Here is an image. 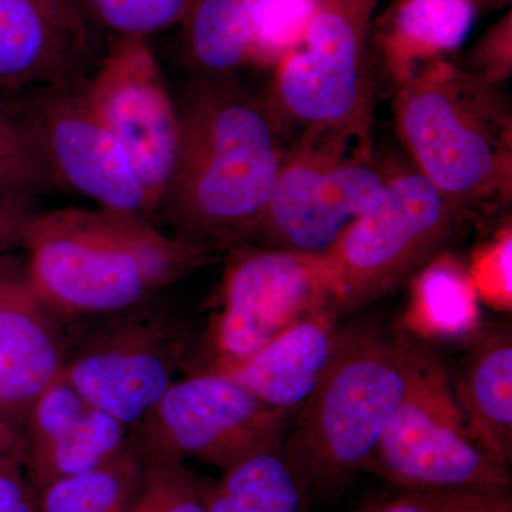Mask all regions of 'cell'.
Segmentation results:
<instances>
[{"mask_svg":"<svg viewBox=\"0 0 512 512\" xmlns=\"http://www.w3.org/2000/svg\"><path fill=\"white\" fill-rule=\"evenodd\" d=\"M177 110V153L160 208L178 238L210 249L245 247L285 160L282 121L229 76L195 77Z\"/></svg>","mask_w":512,"mask_h":512,"instance_id":"6da1fadb","label":"cell"},{"mask_svg":"<svg viewBox=\"0 0 512 512\" xmlns=\"http://www.w3.org/2000/svg\"><path fill=\"white\" fill-rule=\"evenodd\" d=\"M26 278L46 306L123 311L210 261L212 249L170 238L143 215L104 208L35 212L23 231Z\"/></svg>","mask_w":512,"mask_h":512,"instance_id":"7a4b0ae2","label":"cell"},{"mask_svg":"<svg viewBox=\"0 0 512 512\" xmlns=\"http://www.w3.org/2000/svg\"><path fill=\"white\" fill-rule=\"evenodd\" d=\"M420 346L406 333L340 329L328 372L282 444L286 467L309 504L335 500L366 470L406 394Z\"/></svg>","mask_w":512,"mask_h":512,"instance_id":"3957f363","label":"cell"},{"mask_svg":"<svg viewBox=\"0 0 512 512\" xmlns=\"http://www.w3.org/2000/svg\"><path fill=\"white\" fill-rule=\"evenodd\" d=\"M397 130L419 173L470 214L510 200L512 120L497 84L437 60L400 84Z\"/></svg>","mask_w":512,"mask_h":512,"instance_id":"277c9868","label":"cell"},{"mask_svg":"<svg viewBox=\"0 0 512 512\" xmlns=\"http://www.w3.org/2000/svg\"><path fill=\"white\" fill-rule=\"evenodd\" d=\"M377 0H313L301 43L275 67L268 103L279 120L369 156L370 30Z\"/></svg>","mask_w":512,"mask_h":512,"instance_id":"5b68a950","label":"cell"},{"mask_svg":"<svg viewBox=\"0 0 512 512\" xmlns=\"http://www.w3.org/2000/svg\"><path fill=\"white\" fill-rule=\"evenodd\" d=\"M467 215L419 171L387 178L382 202L350 225L328 254L340 318L396 291L446 252Z\"/></svg>","mask_w":512,"mask_h":512,"instance_id":"8992f818","label":"cell"},{"mask_svg":"<svg viewBox=\"0 0 512 512\" xmlns=\"http://www.w3.org/2000/svg\"><path fill=\"white\" fill-rule=\"evenodd\" d=\"M400 491L454 487L510 488V467L468 431L447 367L420 346L402 402L366 470Z\"/></svg>","mask_w":512,"mask_h":512,"instance_id":"52a82bcc","label":"cell"},{"mask_svg":"<svg viewBox=\"0 0 512 512\" xmlns=\"http://www.w3.org/2000/svg\"><path fill=\"white\" fill-rule=\"evenodd\" d=\"M234 249L222 281V309L208 342V372L220 375L244 365L293 323L338 305V281L328 255Z\"/></svg>","mask_w":512,"mask_h":512,"instance_id":"ba28073f","label":"cell"},{"mask_svg":"<svg viewBox=\"0 0 512 512\" xmlns=\"http://www.w3.org/2000/svg\"><path fill=\"white\" fill-rule=\"evenodd\" d=\"M293 416L220 373L178 380L141 419L140 458L200 461L221 471L282 451Z\"/></svg>","mask_w":512,"mask_h":512,"instance_id":"9c48e42d","label":"cell"},{"mask_svg":"<svg viewBox=\"0 0 512 512\" xmlns=\"http://www.w3.org/2000/svg\"><path fill=\"white\" fill-rule=\"evenodd\" d=\"M387 178L366 156L306 136L286 153L254 241L258 247L328 255L350 225L382 202Z\"/></svg>","mask_w":512,"mask_h":512,"instance_id":"30bf717a","label":"cell"},{"mask_svg":"<svg viewBox=\"0 0 512 512\" xmlns=\"http://www.w3.org/2000/svg\"><path fill=\"white\" fill-rule=\"evenodd\" d=\"M83 96L136 171L150 215L160 210L178 144V110L147 37H119Z\"/></svg>","mask_w":512,"mask_h":512,"instance_id":"8fae6325","label":"cell"},{"mask_svg":"<svg viewBox=\"0 0 512 512\" xmlns=\"http://www.w3.org/2000/svg\"><path fill=\"white\" fill-rule=\"evenodd\" d=\"M35 90L20 109L56 185L104 210L150 215L126 151L89 109L83 87L67 83Z\"/></svg>","mask_w":512,"mask_h":512,"instance_id":"7c38bea8","label":"cell"},{"mask_svg":"<svg viewBox=\"0 0 512 512\" xmlns=\"http://www.w3.org/2000/svg\"><path fill=\"white\" fill-rule=\"evenodd\" d=\"M60 372L86 402L127 426L140 423L174 383V357L163 330L128 325L92 343Z\"/></svg>","mask_w":512,"mask_h":512,"instance_id":"4fadbf2b","label":"cell"},{"mask_svg":"<svg viewBox=\"0 0 512 512\" xmlns=\"http://www.w3.org/2000/svg\"><path fill=\"white\" fill-rule=\"evenodd\" d=\"M124 427L86 402L60 372L28 413L23 461L35 493L116 457L123 450Z\"/></svg>","mask_w":512,"mask_h":512,"instance_id":"5bb4252c","label":"cell"},{"mask_svg":"<svg viewBox=\"0 0 512 512\" xmlns=\"http://www.w3.org/2000/svg\"><path fill=\"white\" fill-rule=\"evenodd\" d=\"M86 23L74 0H0V90L76 83Z\"/></svg>","mask_w":512,"mask_h":512,"instance_id":"9a60e30c","label":"cell"},{"mask_svg":"<svg viewBox=\"0 0 512 512\" xmlns=\"http://www.w3.org/2000/svg\"><path fill=\"white\" fill-rule=\"evenodd\" d=\"M46 305L33 291L25 269L0 259V412H28L62 370Z\"/></svg>","mask_w":512,"mask_h":512,"instance_id":"2e32d148","label":"cell"},{"mask_svg":"<svg viewBox=\"0 0 512 512\" xmlns=\"http://www.w3.org/2000/svg\"><path fill=\"white\" fill-rule=\"evenodd\" d=\"M339 319L333 308L312 313L225 376L272 409L295 417L328 372L342 329Z\"/></svg>","mask_w":512,"mask_h":512,"instance_id":"e0dca14e","label":"cell"},{"mask_svg":"<svg viewBox=\"0 0 512 512\" xmlns=\"http://www.w3.org/2000/svg\"><path fill=\"white\" fill-rule=\"evenodd\" d=\"M454 394L471 437L495 460L512 461V336L507 325H481L467 339Z\"/></svg>","mask_w":512,"mask_h":512,"instance_id":"ac0fdd59","label":"cell"},{"mask_svg":"<svg viewBox=\"0 0 512 512\" xmlns=\"http://www.w3.org/2000/svg\"><path fill=\"white\" fill-rule=\"evenodd\" d=\"M474 19L471 0H403L394 10L384 45L397 82L419 72L423 60L463 45Z\"/></svg>","mask_w":512,"mask_h":512,"instance_id":"d6986e66","label":"cell"},{"mask_svg":"<svg viewBox=\"0 0 512 512\" xmlns=\"http://www.w3.org/2000/svg\"><path fill=\"white\" fill-rule=\"evenodd\" d=\"M410 281L412 293L403 320L409 332L423 338L467 340L480 328L476 289L454 256L443 252Z\"/></svg>","mask_w":512,"mask_h":512,"instance_id":"ffe728a7","label":"cell"},{"mask_svg":"<svg viewBox=\"0 0 512 512\" xmlns=\"http://www.w3.org/2000/svg\"><path fill=\"white\" fill-rule=\"evenodd\" d=\"M269 2L195 0L183 20V42L198 76H231L247 63L252 36Z\"/></svg>","mask_w":512,"mask_h":512,"instance_id":"44dd1931","label":"cell"},{"mask_svg":"<svg viewBox=\"0 0 512 512\" xmlns=\"http://www.w3.org/2000/svg\"><path fill=\"white\" fill-rule=\"evenodd\" d=\"M207 512H308V501L286 467L282 451L249 457L202 483Z\"/></svg>","mask_w":512,"mask_h":512,"instance_id":"7402d4cb","label":"cell"},{"mask_svg":"<svg viewBox=\"0 0 512 512\" xmlns=\"http://www.w3.org/2000/svg\"><path fill=\"white\" fill-rule=\"evenodd\" d=\"M143 464L123 448L107 463L60 478L37 491L39 512H126L140 488Z\"/></svg>","mask_w":512,"mask_h":512,"instance_id":"603a6c76","label":"cell"},{"mask_svg":"<svg viewBox=\"0 0 512 512\" xmlns=\"http://www.w3.org/2000/svg\"><path fill=\"white\" fill-rule=\"evenodd\" d=\"M56 185L20 104L0 97V195L37 197Z\"/></svg>","mask_w":512,"mask_h":512,"instance_id":"cb8c5ba5","label":"cell"},{"mask_svg":"<svg viewBox=\"0 0 512 512\" xmlns=\"http://www.w3.org/2000/svg\"><path fill=\"white\" fill-rule=\"evenodd\" d=\"M86 22L123 36L147 37L183 23L195 0H74Z\"/></svg>","mask_w":512,"mask_h":512,"instance_id":"d4e9b609","label":"cell"},{"mask_svg":"<svg viewBox=\"0 0 512 512\" xmlns=\"http://www.w3.org/2000/svg\"><path fill=\"white\" fill-rule=\"evenodd\" d=\"M143 477L126 512H207L202 481L183 461L140 458Z\"/></svg>","mask_w":512,"mask_h":512,"instance_id":"484cf974","label":"cell"},{"mask_svg":"<svg viewBox=\"0 0 512 512\" xmlns=\"http://www.w3.org/2000/svg\"><path fill=\"white\" fill-rule=\"evenodd\" d=\"M313 0H271L256 25L247 63L276 67L301 43Z\"/></svg>","mask_w":512,"mask_h":512,"instance_id":"4316f807","label":"cell"},{"mask_svg":"<svg viewBox=\"0 0 512 512\" xmlns=\"http://www.w3.org/2000/svg\"><path fill=\"white\" fill-rule=\"evenodd\" d=\"M512 234L504 229L476 255L468 275L478 298L497 309L512 305Z\"/></svg>","mask_w":512,"mask_h":512,"instance_id":"83f0119b","label":"cell"},{"mask_svg":"<svg viewBox=\"0 0 512 512\" xmlns=\"http://www.w3.org/2000/svg\"><path fill=\"white\" fill-rule=\"evenodd\" d=\"M403 493L424 512H512L510 488L454 487Z\"/></svg>","mask_w":512,"mask_h":512,"instance_id":"f1b7e54d","label":"cell"},{"mask_svg":"<svg viewBox=\"0 0 512 512\" xmlns=\"http://www.w3.org/2000/svg\"><path fill=\"white\" fill-rule=\"evenodd\" d=\"M22 458L0 460V512H39L35 490L20 470Z\"/></svg>","mask_w":512,"mask_h":512,"instance_id":"f546056e","label":"cell"},{"mask_svg":"<svg viewBox=\"0 0 512 512\" xmlns=\"http://www.w3.org/2000/svg\"><path fill=\"white\" fill-rule=\"evenodd\" d=\"M36 197L32 195H0V259L15 245H22L23 231L35 214Z\"/></svg>","mask_w":512,"mask_h":512,"instance_id":"4dcf8cb0","label":"cell"},{"mask_svg":"<svg viewBox=\"0 0 512 512\" xmlns=\"http://www.w3.org/2000/svg\"><path fill=\"white\" fill-rule=\"evenodd\" d=\"M356 512H424L419 504L410 497L409 494L400 491L399 495L393 497L392 500L383 501L382 504L372 505L363 511Z\"/></svg>","mask_w":512,"mask_h":512,"instance_id":"1f68e13d","label":"cell"}]
</instances>
